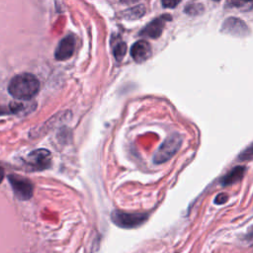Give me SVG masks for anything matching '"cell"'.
I'll return each mask as SVG.
<instances>
[{
  "label": "cell",
  "mask_w": 253,
  "mask_h": 253,
  "mask_svg": "<svg viewBox=\"0 0 253 253\" xmlns=\"http://www.w3.org/2000/svg\"><path fill=\"white\" fill-rule=\"evenodd\" d=\"M40 89V81L30 73H23L13 77L9 83L10 95L18 100L29 101L34 98Z\"/></svg>",
  "instance_id": "6da1fadb"
},
{
  "label": "cell",
  "mask_w": 253,
  "mask_h": 253,
  "mask_svg": "<svg viewBox=\"0 0 253 253\" xmlns=\"http://www.w3.org/2000/svg\"><path fill=\"white\" fill-rule=\"evenodd\" d=\"M148 218V213L145 212H126L123 211H113L111 213L112 221L119 227L130 229L143 224Z\"/></svg>",
  "instance_id": "7a4b0ae2"
},
{
  "label": "cell",
  "mask_w": 253,
  "mask_h": 253,
  "mask_svg": "<svg viewBox=\"0 0 253 253\" xmlns=\"http://www.w3.org/2000/svg\"><path fill=\"white\" fill-rule=\"evenodd\" d=\"M182 144V137L175 133L167 137L160 147L157 149L153 156V162L155 164H161L172 158L180 149Z\"/></svg>",
  "instance_id": "3957f363"
},
{
  "label": "cell",
  "mask_w": 253,
  "mask_h": 253,
  "mask_svg": "<svg viewBox=\"0 0 253 253\" xmlns=\"http://www.w3.org/2000/svg\"><path fill=\"white\" fill-rule=\"evenodd\" d=\"M8 180L13 189L15 196L22 201H27L32 198L34 187L32 182L22 176L11 174L8 176Z\"/></svg>",
  "instance_id": "277c9868"
},
{
  "label": "cell",
  "mask_w": 253,
  "mask_h": 253,
  "mask_svg": "<svg viewBox=\"0 0 253 253\" xmlns=\"http://www.w3.org/2000/svg\"><path fill=\"white\" fill-rule=\"evenodd\" d=\"M26 163L33 171H41L48 168L51 163V154L48 150L41 148L29 153Z\"/></svg>",
  "instance_id": "5b68a950"
},
{
  "label": "cell",
  "mask_w": 253,
  "mask_h": 253,
  "mask_svg": "<svg viewBox=\"0 0 253 253\" xmlns=\"http://www.w3.org/2000/svg\"><path fill=\"white\" fill-rule=\"evenodd\" d=\"M172 17L169 14L161 15L155 19H153L151 22H149L139 33L138 35L143 38H149V39H157L161 36L163 29L167 22L171 21Z\"/></svg>",
  "instance_id": "8992f818"
},
{
  "label": "cell",
  "mask_w": 253,
  "mask_h": 253,
  "mask_svg": "<svg viewBox=\"0 0 253 253\" xmlns=\"http://www.w3.org/2000/svg\"><path fill=\"white\" fill-rule=\"evenodd\" d=\"M221 31L225 34L238 37H243L248 34V28L245 23L240 19L234 17H229L222 23Z\"/></svg>",
  "instance_id": "52a82bcc"
},
{
  "label": "cell",
  "mask_w": 253,
  "mask_h": 253,
  "mask_svg": "<svg viewBox=\"0 0 253 253\" xmlns=\"http://www.w3.org/2000/svg\"><path fill=\"white\" fill-rule=\"evenodd\" d=\"M75 38L72 35H68L63 38L54 51V56L57 60H66L74 52L75 49Z\"/></svg>",
  "instance_id": "ba28073f"
},
{
  "label": "cell",
  "mask_w": 253,
  "mask_h": 253,
  "mask_svg": "<svg viewBox=\"0 0 253 253\" xmlns=\"http://www.w3.org/2000/svg\"><path fill=\"white\" fill-rule=\"evenodd\" d=\"M152 54L151 45L148 42L140 40L135 42L130 47V55L136 62H143L147 60Z\"/></svg>",
  "instance_id": "9c48e42d"
},
{
  "label": "cell",
  "mask_w": 253,
  "mask_h": 253,
  "mask_svg": "<svg viewBox=\"0 0 253 253\" xmlns=\"http://www.w3.org/2000/svg\"><path fill=\"white\" fill-rule=\"evenodd\" d=\"M245 171H246V168L244 166L234 167L220 179V181H219L220 185L221 186H229V185H232L234 183L241 181L245 174Z\"/></svg>",
  "instance_id": "30bf717a"
},
{
  "label": "cell",
  "mask_w": 253,
  "mask_h": 253,
  "mask_svg": "<svg viewBox=\"0 0 253 253\" xmlns=\"http://www.w3.org/2000/svg\"><path fill=\"white\" fill-rule=\"evenodd\" d=\"M144 13H145V7L143 5H137L129 10H126V17L128 20H135L143 16Z\"/></svg>",
  "instance_id": "8fae6325"
},
{
  "label": "cell",
  "mask_w": 253,
  "mask_h": 253,
  "mask_svg": "<svg viewBox=\"0 0 253 253\" xmlns=\"http://www.w3.org/2000/svg\"><path fill=\"white\" fill-rule=\"evenodd\" d=\"M126 49H127V46H126V43L125 42H117L115 44L114 48H113V53H114L115 58L118 61L123 60V58L125 57V55L126 53Z\"/></svg>",
  "instance_id": "7c38bea8"
},
{
  "label": "cell",
  "mask_w": 253,
  "mask_h": 253,
  "mask_svg": "<svg viewBox=\"0 0 253 253\" xmlns=\"http://www.w3.org/2000/svg\"><path fill=\"white\" fill-rule=\"evenodd\" d=\"M228 3L231 7H235L241 10H252L253 9V0H228Z\"/></svg>",
  "instance_id": "4fadbf2b"
},
{
  "label": "cell",
  "mask_w": 253,
  "mask_h": 253,
  "mask_svg": "<svg viewBox=\"0 0 253 253\" xmlns=\"http://www.w3.org/2000/svg\"><path fill=\"white\" fill-rule=\"evenodd\" d=\"M240 160H251L253 159V143L245 148L238 156Z\"/></svg>",
  "instance_id": "5bb4252c"
},
{
  "label": "cell",
  "mask_w": 253,
  "mask_h": 253,
  "mask_svg": "<svg viewBox=\"0 0 253 253\" xmlns=\"http://www.w3.org/2000/svg\"><path fill=\"white\" fill-rule=\"evenodd\" d=\"M180 2L181 0H161L162 6L164 8H175Z\"/></svg>",
  "instance_id": "9a60e30c"
},
{
  "label": "cell",
  "mask_w": 253,
  "mask_h": 253,
  "mask_svg": "<svg viewBox=\"0 0 253 253\" xmlns=\"http://www.w3.org/2000/svg\"><path fill=\"white\" fill-rule=\"evenodd\" d=\"M226 201H227V196H226L224 193H220V194H218V195L215 197L213 203L216 204V205H222V204H224Z\"/></svg>",
  "instance_id": "2e32d148"
},
{
  "label": "cell",
  "mask_w": 253,
  "mask_h": 253,
  "mask_svg": "<svg viewBox=\"0 0 253 253\" xmlns=\"http://www.w3.org/2000/svg\"><path fill=\"white\" fill-rule=\"evenodd\" d=\"M8 113H11L9 107L6 108V107H4V106H0V116L5 115V114H8Z\"/></svg>",
  "instance_id": "e0dca14e"
},
{
  "label": "cell",
  "mask_w": 253,
  "mask_h": 253,
  "mask_svg": "<svg viewBox=\"0 0 253 253\" xmlns=\"http://www.w3.org/2000/svg\"><path fill=\"white\" fill-rule=\"evenodd\" d=\"M139 0H121V2L123 4H126V5H129V4H134V3H137Z\"/></svg>",
  "instance_id": "ac0fdd59"
},
{
  "label": "cell",
  "mask_w": 253,
  "mask_h": 253,
  "mask_svg": "<svg viewBox=\"0 0 253 253\" xmlns=\"http://www.w3.org/2000/svg\"><path fill=\"white\" fill-rule=\"evenodd\" d=\"M3 178H4V169L0 166V183L2 182Z\"/></svg>",
  "instance_id": "d6986e66"
},
{
  "label": "cell",
  "mask_w": 253,
  "mask_h": 253,
  "mask_svg": "<svg viewBox=\"0 0 253 253\" xmlns=\"http://www.w3.org/2000/svg\"><path fill=\"white\" fill-rule=\"evenodd\" d=\"M213 1H219V0H213Z\"/></svg>",
  "instance_id": "ffe728a7"
}]
</instances>
